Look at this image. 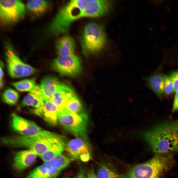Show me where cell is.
Returning <instances> with one entry per match:
<instances>
[{
    "label": "cell",
    "mask_w": 178,
    "mask_h": 178,
    "mask_svg": "<svg viewBox=\"0 0 178 178\" xmlns=\"http://www.w3.org/2000/svg\"><path fill=\"white\" fill-rule=\"evenodd\" d=\"M86 178H97L94 170L91 169L88 172Z\"/></svg>",
    "instance_id": "4dcf8cb0"
},
{
    "label": "cell",
    "mask_w": 178,
    "mask_h": 178,
    "mask_svg": "<svg viewBox=\"0 0 178 178\" xmlns=\"http://www.w3.org/2000/svg\"><path fill=\"white\" fill-rule=\"evenodd\" d=\"M97 178H118L119 176L106 165H101L98 170Z\"/></svg>",
    "instance_id": "cb8c5ba5"
},
{
    "label": "cell",
    "mask_w": 178,
    "mask_h": 178,
    "mask_svg": "<svg viewBox=\"0 0 178 178\" xmlns=\"http://www.w3.org/2000/svg\"><path fill=\"white\" fill-rule=\"evenodd\" d=\"M70 162L68 157L61 154L58 155L37 167L25 178H57Z\"/></svg>",
    "instance_id": "52a82bcc"
},
{
    "label": "cell",
    "mask_w": 178,
    "mask_h": 178,
    "mask_svg": "<svg viewBox=\"0 0 178 178\" xmlns=\"http://www.w3.org/2000/svg\"><path fill=\"white\" fill-rule=\"evenodd\" d=\"M145 79L147 86L159 97H161L164 94V90L163 77L159 74H156Z\"/></svg>",
    "instance_id": "d6986e66"
},
{
    "label": "cell",
    "mask_w": 178,
    "mask_h": 178,
    "mask_svg": "<svg viewBox=\"0 0 178 178\" xmlns=\"http://www.w3.org/2000/svg\"><path fill=\"white\" fill-rule=\"evenodd\" d=\"M170 77L173 83L174 91L178 92V71L172 73Z\"/></svg>",
    "instance_id": "83f0119b"
},
{
    "label": "cell",
    "mask_w": 178,
    "mask_h": 178,
    "mask_svg": "<svg viewBox=\"0 0 178 178\" xmlns=\"http://www.w3.org/2000/svg\"><path fill=\"white\" fill-rule=\"evenodd\" d=\"M49 6V2L45 0H29L26 4V9L29 14L35 18H39L45 14Z\"/></svg>",
    "instance_id": "e0dca14e"
},
{
    "label": "cell",
    "mask_w": 178,
    "mask_h": 178,
    "mask_svg": "<svg viewBox=\"0 0 178 178\" xmlns=\"http://www.w3.org/2000/svg\"><path fill=\"white\" fill-rule=\"evenodd\" d=\"M60 83L58 79L53 76H46L41 79L39 85L45 101L51 100Z\"/></svg>",
    "instance_id": "9a60e30c"
},
{
    "label": "cell",
    "mask_w": 178,
    "mask_h": 178,
    "mask_svg": "<svg viewBox=\"0 0 178 178\" xmlns=\"http://www.w3.org/2000/svg\"><path fill=\"white\" fill-rule=\"evenodd\" d=\"M163 78L164 82V90L166 94L169 95L174 91L172 81L170 77L167 75H164Z\"/></svg>",
    "instance_id": "d4e9b609"
},
{
    "label": "cell",
    "mask_w": 178,
    "mask_h": 178,
    "mask_svg": "<svg viewBox=\"0 0 178 178\" xmlns=\"http://www.w3.org/2000/svg\"><path fill=\"white\" fill-rule=\"evenodd\" d=\"M26 7L19 0H0V20L2 25H13L22 19L25 16Z\"/></svg>",
    "instance_id": "ba28073f"
},
{
    "label": "cell",
    "mask_w": 178,
    "mask_h": 178,
    "mask_svg": "<svg viewBox=\"0 0 178 178\" xmlns=\"http://www.w3.org/2000/svg\"><path fill=\"white\" fill-rule=\"evenodd\" d=\"M11 127L16 132L23 136L36 134L42 129L33 122L15 114L12 115Z\"/></svg>",
    "instance_id": "8fae6325"
},
{
    "label": "cell",
    "mask_w": 178,
    "mask_h": 178,
    "mask_svg": "<svg viewBox=\"0 0 178 178\" xmlns=\"http://www.w3.org/2000/svg\"><path fill=\"white\" fill-rule=\"evenodd\" d=\"M58 109L51 100L45 101L42 116L48 123L54 125L57 123Z\"/></svg>",
    "instance_id": "ac0fdd59"
},
{
    "label": "cell",
    "mask_w": 178,
    "mask_h": 178,
    "mask_svg": "<svg viewBox=\"0 0 178 178\" xmlns=\"http://www.w3.org/2000/svg\"><path fill=\"white\" fill-rule=\"evenodd\" d=\"M11 84L20 91H29L30 92L35 89L38 85L36 83L35 78L12 82Z\"/></svg>",
    "instance_id": "44dd1931"
},
{
    "label": "cell",
    "mask_w": 178,
    "mask_h": 178,
    "mask_svg": "<svg viewBox=\"0 0 178 178\" xmlns=\"http://www.w3.org/2000/svg\"><path fill=\"white\" fill-rule=\"evenodd\" d=\"M8 74L12 78L21 77L24 63L20 59L10 46H7L5 51Z\"/></svg>",
    "instance_id": "7c38bea8"
},
{
    "label": "cell",
    "mask_w": 178,
    "mask_h": 178,
    "mask_svg": "<svg viewBox=\"0 0 178 178\" xmlns=\"http://www.w3.org/2000/svg\"><path fill=\"white\" fill-rule=\"evenodd\" d=\"M85 173L84 169L83 168H81L73 178H85Z\"/></svg>",
    "instance_id": "f546056e"
},
{
    "label": "cell",
    "mask_w": 178,
    "mask_h": 178,
    "mask_svg": "<svg viewBox=\"0 0 178 178\" xmlns=\"http://www.w3.org/2000/svg\"><path fill=\"white\" fill-rule=\"evenodd\" d=\"M35 94L29 93L26 95L21 102L22 107L31 106L35 96Z\"/></svg>",
    "instance_id": "484cf974"
},
{
    "label": "cell",
    "mask_w": 178,
    "mask_h": 178,
    "mask_svg": "<svg viewBox=\"0 0 178 178\" xmlns=\"http://www.w3.org/2000/svg\"><path fill=\"white\" fill-rule=\"evenodd\" d=\"M3 76V72L2 69V68L0 67V80H2Z\"/></svg>",
    "instance_id": "1f68e13d"
},
{
    "label": "cell",
    "mask_w": 178,
    "mask_h": 178,
    "mask_svg": "<svg viewBox=\"0 0 178 178\" xmlns=\"http://www.w3.org/2000/svg\"><path fill=\"white\" fill-rule=\"evenodd\" d=\"M83 139L78 138L71 140L66 145V148L72 159L86 162L90 159L91 155L88 145Z\"/></svg>",
    "instance_id": "30bf717a"
},
{
    "label": "cell",
    "mask_w": 178,
    "mask_h": 178,
    "mask_svg": "<svg viewBox=\"0 0 178 178\" xmlns=\"http://www.w3.org/2000/svg\"><path fill=\"white\" fill-rule=\"evenodd\" d=\"M57 117L60 124L67 130L85 140L87 138L88 118L85 111L75 113L66 111H58Z\"/></svg>",
    "instance_id": "8992f818"
},
{
    "label": "cell",
    "mask_w": 178,
    "mask_h": 178,
    "mask_svg": "<svg viewBox=\"0 0 178 178\" xmlns=\"http://www.w3.org/2000/svg\"><path fill=\"white\" fill-rule=\"evenodd\" d=\"M55 47L57 54L60 56H66L74 54L76 48L75 41L71 36L65 35L56 41Z\"/></svg>",
    "instance_id": "2e32d148"
},
{
    "label": "cell",
    "mask_w": 178,
    "mask_h": 178,
    "mask_svg": "<svg viewBox=\"0 0 178 178\" xmlns=\"http://www.w3.org/2000/svg\"><path fill=\"white\" fill-rule=\"evenodd\" d=\"M37 155L29 149L17 152L13 158V166L14 169L18 172L24 171L34 163Z\"/></svg>",
    "instance_id": "4fadbf2b"
},
{
    "label": "cell",
    "mask_w": 178,
    "mask_h": 178,
    "mask_svg": "<svg viewBox=\"0 0 178 178\" xmlns=\"http://www.w3.org/2000/svg\"><path fill=\"white\" fill-rule=\"evenodd\" d=\"M66 140L65 136L45 130L34 135H12L2 137L1 140L3 144L27 148L39 156L55 145Z\"/></svg>",
    "instance_id": "3957f363"
},
{
    "label": "cell",
    "mask_w": 178,
    "mask_h": 178,
    "mask_svg": "<svg viewBox=\"0 0 178 178\" xmlns=\"http://www.w3.org/2000/svg\"><path fill=\"white\" fill-rule=\"evenodd\" d=\"M37 71L34 68L24 63L23 71L21 77H24L31 75Z\"/></svg>",
    "instance_id": "4316f807"
},
{
    "label": "cell",
    "mask_w": 178,
    "mask_h": 178,
    "mask_svg": "<svg viewBox=\"0 0 178 178\" xmlns=\"http://www.w3.org/2000/svg\"><path fill=\"white\" fill-rule=\"evenodd\" d=\"M0 89H1L3 87V82L2 80H0Z\"/></svg>",
    "instance_id": "d6a6232c"
},
{
    "label": "cell",
    "mask_w": 178,
    "mask_h": 178,
    "mask_svg": "<svg viewBox=\"0 0 178 178\" xmlns=\"http://www.w3.org/2000/svg\"><path fill=\"white\" fill-rule=\"evenodd\" d=\"M111 2L105 0H72L67 3L55 15L49 27L52 34H65L74 21L83 17L98 18L108 14Z\"/></svg>",
    "instance_id": "6da1fadb"
},
{
    "label": "cell",
    "mask_w": 178,
    "mask_h": 178,
    "mask_svg": "<svg viewBox=\"0 0 178 178\" xmlns=\"http://www.w3.org/2000/svg\"><path fill=\"white\" fill-rule=\"evenodd\" d=\"M64 111L75 113H79L85 111L81 103L76 94L68 98Z\"/></svg>",
    "instance_id": "ffe728a7"
},
{
    "label": "cell",
    "mask_w": 178,
    "mask_h": 178,
    "mask_svg": "<svg viewBox=\"0 0 178 178\" xmlns=\"http://www.w3.org/2000/svg\"><path fill=\"white\" fill-rule=\"evenodd\" d=\"M169 153L157 154L147 161L130 168L121 178H161L164 172L172 164V156Z\"/></svg>",
    "instance_id": "277c9868"
},
{
    "label": "cell",
    "mask_w": 178,
    "mask_h": 178,
    "mask_svg": "<svg viewBox=\"0 0 178 178\" xmlns=\"http://www.w3.org/2000/svg\"><path fill=\"white\" fill-rule=\"evenodd\" d=\"M19 97V95L16 91L11 89L6 90L2 94V100L3 101L10 105H14L17 103Z\"/></svg>",
    "instance_id": "603a6c76"
},
{
    "label": "cell",
    "mask_w": 178,
    "mask_h": 178,
    "mask_svg": "<svg viewBox=\"0 0 178 178\" xmlns=\"http://www.w3.org/2000/svg\"><path fill=\"white\" fill-rule=\"evenodd\" d=\"M75 94L74 91L71 87L64 83L60 82L51 100L57 107L58 111H63L65 110L68 98Z\"/></svg>",
    "instance_id": "5bb4252c"
},
{
    "label": "cell",
    "mask_w": 178,
    "mask_h": 178,
    "mask_svg": "<svg viewBox=\"0 0 178 178\" xmlns=\"http://www.w3.org/2000/svg\"><path fill=\"white\" fill-rule=\"evenodd\" d=\"M144 139L157 154L178 152V123L166 122L142 133Z\"/></svg>",
    "instance_id": "7a4b0ae2"
},
{
    "label": "cell",
    "mask_w": 178,
    "mask_h": 178,
    "mask_svg": "<svg viewBox=\"0 0 178 178\" xmlns=\"http://www.w3.org/2000/svg\"><path fill=\"white\" fill-rule=\"evenodd\" d=\"M65 143L64 141L55 145L39 156L45 162L61 154L65 147Z\"/></svg>",
    "instance_id": "7402d4cb"
},
{
    "label": "cell",
    "mask_w": 178,
    "mask_h": 178,
    "mask_svg": "<svg viewBox=\"0 0 178 178\" xmlns=\"http://www.w3.org/2000/svg\"><path fill=\"white\" fill-rule=\"evenodd\" d=\"M177 122L178 123V122Z\"/></svg>",
    "instance_id": "836d02e7"
},
{
    "label": "cell",
    "mask_w": 178,
    "mask_h": 178,
    "mask_svg": "<svg viewBox=\"0 0 178 178\" xmlns=\"http://www.w3.org/2000/svg\"><path fill=\"white\" fill-rule=\"evenodd\" d=\"M178 110V92H176L175 96L172 111L173 112Z\"/></svg>",
    "instance_id": "f1b7e54d"
},
{
    "label": "cell",
    "mask_w": 178,
    "mask_h": 178,
    "mask_svg": "<svg viewBox=\"0 0 178 178\" xmlns=\"http://www.w3.org/2000/svg\"><path fill=\"white\" fill-rule=\"evenodd\" d=\"M52 68L62 75L75 77L81 72V60L74 54L66 56H59L54 59L51 63Z\"/></svg>",
    "instance_id": "9c48e42d"
},
{
    "label": "cell",
    "mask_w": 178,
    "mask_h": 178,
    "mask_svg": "<svg viewBox=\"0 0 178 178\" xmlns=\"http://www.w3.org/2000/svg\"><path fill=\"white\" fill-rule=\"evenodd\" d=\"M107 37L102 26L92 22L84 26L80 40L82 52L85 56L98 53L105 47Z\"/></svg>",
    "instance_id": "5b68a950"
}]
</instances>
